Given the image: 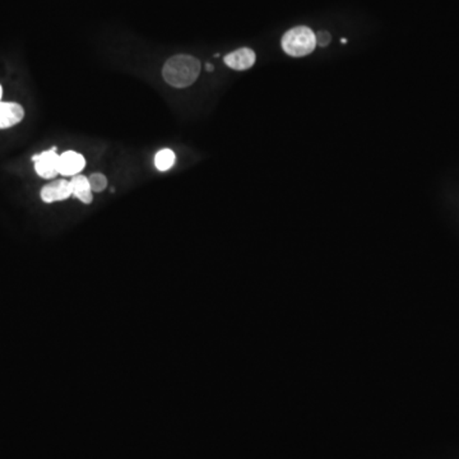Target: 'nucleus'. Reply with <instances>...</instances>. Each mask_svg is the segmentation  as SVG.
I'll use <instances>...</instances> for the list:
<instances>
[{
  "instance_id": "obj_5",
  "label": "nucleus",
  "mask_w": 459,
  "mask_h": 459,
  "mask_svg": "<svg viewBox=\"0 0 459 459\" xmlns=\"http://www.w3.org/2000/svg\"><path fill=\"white\" fill-rule=\"evenodd\" d=\"M255 59H257V57L252 49L241 47V49H237L235 52L227 54L223 58V61L227 67L234 70H246L255 64Z\"/></svg>"
},
{
  "instance_id": "obj_1",
  "label": "nucleus",
  "mask_w": 459,
  "mask_h": 459,
  "mask_svg": "<svg viewBox=\"0 0 459 459\" xmlns=\"http://www.w3.org/2000/svg\"><path fill=\"white\" fill-rule=\"evenodd\" d=\"M200 60L190 55H175L165 63L163 80L175 89H186L192 86L200 77Z\"/></svg>"
},
{
  "instance_id": "obj_6",
  "label": "nucleus",
  "mask_w": 459,
  "mask_h": 459,
  "mask_svg": "<svg viewBox=\"0 0 459 459\" xmlns=\"http://www.w3.org/2000/svg\"><path fill=\"white\" fill-rule=\"evenodd\" d=\"M86 166L84 157L75 152V151H67L60 155L59 171L64 176H75L81 172Z\"/></svg>"
},
{
  "instance_id": "obj_13",
  "label": "nucleus",
  "mask_w": 459,
  "mask_h": 459,
  "mask_svg": "<svg viewBox=\"0 0 459 459\" xmlns=\"http://www.w3.org/2000/svg\"><path fill=\"white\" fill-rule=\"evenodd\" d=\"M1 96H3V89H1V86H0V103H1Z\"/></svg>"
},
{
  "instance_id": "obj_12",
  "label": "nucleus",
  "mask_w": 459,
  "mask_h": 459,
  "mask_svg": "<svg viewBox=\"0 0 459 459\" xmlns=\"http://www.w3.org/2000/svg\"><path fill=\"white\" fill-rule=\"evenodd\" d=\"M206 68H207V72H212L213 70V66L212 64H207Z\"/></svg>"
},
{
  "instance_id": "obj_10",
  "label": "nucleus",
  "mask_w": 459,
  "mask_h": 459,
  "mask_svg": "<svg viewBox=\"0 0 459 459\" xmlns=\"http://www.w3.org/2000/svg\"><path fill=\"white\" fill-rule=\"evenodd\" d=\"M89 181L92 192H104L105 189H106V186H107V179H106L104 174H101V172H95V174L89 175Z\"/></svg>"
},
{
  "instance_id": "obj_14",
  "label": "nucleus",
  "mask_w": 459,
  "mask_h": 459,
  "mask_svg": "<svg viewBox=\"0 0 459 459\" xmlns=\"http://www.w3.org/2000/svg\"><path fill=\"white\" fill-rule=\"evenodd\" d=\"M341 41L342 44H346V43H347V40H346V38H342Z\"/></svg>"
},
{
  "instance_id": "obj_3",
  "label": "nucleus",
  "mask_w": 459,
  "mask_h": 459,
  "mask_svg": "<svg viewBox=\"0 0 459 459\" xmlns=\"http://www.w3.org/2000/svg\"><path fill=\"white\" fill-rule=\"evenodd\" d=\"M32 161L35 163V170L40 178L52 179L60 174V156L57 153V147L32 156Z\"/></svg>"
},
{
  "instance_id": "obj_7",
  "label": "nucleus",
  "mask_w": 459,
  "mask_h": 459,
  "mask_svg": "<svg viewBox=\"0 0 459 459\" xmlns=\"http://www.w3.org/2000/svg\"><path fill=\"white\" fill-rule=\"evenodd\" d=\"M24 110L15 103H0V129H7L22 121Z\"/></svg>"
},
{
  "instance_id": "obj_8",
  "label": "nucleus",
  "mask_w": 459,
  "mask_h": 459,
  "mask_svg": "<svg viewBox=\"0 0 459 459\" xmlns=\"http://www.w3.org/2000/svg\"><path fill=\"white\" fill-rule=\"evenodd\" d=\"M70 186H72V193L77 200H81L84 204L92 203L93 195L89 186V178H86L84 175H75L70 180Z\"/></svg>"
},
{
  "instance_id": "obj_2",
  "label": "nucleus",
  "mask_w": 459,
  "mask_h": 459,
  "mask_svg": "<svg viewBox=\"0 0 459 459\" xmlns=\"http://www.w3.org/2000/svg\"><path fill=\"white\" fill-rule=\"evenodd\" d=\"M317 46L315 33L309 27L299 26L287 31L282 38V49L291 57H305L314 52Z\"/></svg>"
},
{
  "instance_id": "obj_4",
  "label": "nucleus",
  "mask_w": 459,
  "mask_h": 459,
  "mask_svg": "<svg viewBox=\"0 0 459 459\" xmlns=\"http://www.w3.org/2000/svg\"><path fill=\"white\" fill-rule=\"evenodd\" d=\"M40 195L45 203H54V202L68 200L70 195H73L70 181L55 180L52 183H49L41 189Z\"/></svg>"
},
{
  "instance_id": "obj_11",
  "label": "nucleus",
  "mask_w": 459,
  "mask_h": 459,
  "mask_svg": "<svg viewBox=\"0 0 459 459\" xmlns=\"http://www.w3.org/2000/svg\"><path fill=\"white\" fill-rule=\"evenodd\" d=\"M315 40H317V45L324 47L331 43V35L326 31H319L318 33L315 35Z\"/></svg>"
},
{
  "instance_id": "obj_9",
  "label": "nucleus",
  "mask_w": 459,
  "mask_h": 459,
  "mask_svg": "<svg viewBox=\"0 0 459 459\" xmlns=\"http://www.w3.org/2000/svg\"><path fill=\"white\" fill-rule=\"evenodd\" d=\"M174 165H175V153L171 149H161L156 153L155 166L157 170L165 172L170 170Z\"/></svg>"
}]
</instances>
